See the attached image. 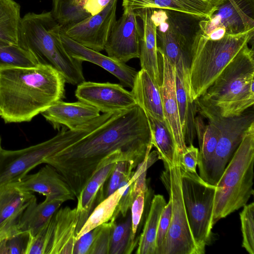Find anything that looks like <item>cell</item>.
Wrapping results in <instances>:
<instances>
[{"label":"cell","mask_w":254,"mask_h":254,"mask_svg":"<svg viewBox=\"0 0 254 254\" xmlns=\"http://www.w3.org/2000/svg\"><path fill=\"white\" fill-rule=\"evenodd\" d=\"M147 117L137 105L113 114L75 143L45 159L64 177L75 197L109 155L120 152L134 169L153 147Z\"/></svg>","instance_id":"cell-1"},{"label":"cell","mask_w":254,"mask_h":254,"mask_svg":"<svg viewBox=\"0 0 254 254\" xmlns=\"http://www.w3.org/2000/svg\"><path fill=\"white\" fill-rule=\"evenodd\" d=\"M65 83L48 65L0 68V116L5 123L30 121L65 98Z\"/></svg>","instance_id":"cell-2"},{"label":"cell","mask_w":254,"mask_h":254,"mask_svg":"<svg viewBox=\"0 0 254 254\" xmlns=\"http://www.w3.org/2000/svg\"><path fill=\"white\" fill-rule=\"evenodd\" d=\"M61 29L51 11L28 12L21 19L18 45L30 52L39 64L58 71L66 83L78 85L85 81L82 62L67 53L61 40Z\"/></svg>","instance_id":"cell-3"},{"label":"cell","mask_w":254,"mask_h":254,"mask_svg":"<svg viewBox=\"0 0 254 254\" xmlns=\"http://www.w3.org/2000/svg\"><path fill=\"white\" fill-rule=\"evenodd\" d=\"M254 35L253 28L213 40L203 35L199 26L191 47L190 80L191 102L204 93L238 53L253 41Z\"/></svg>","instance_id":"cell-4"},{"label":"cell","mask_w":254,"mask_h":254,"mask_svg":"<svg viewBox=\"0 0 254 254\" xmlns=\"http://www.w3.org/2000/svg\"><path fill=\"white\" fill-rule=\"evenodd\" d=\"M254 53L246 45L198 98L225 117L241 115L254 103Z\"/></svg>","instance_id":"cell-5"},{"label":"cell","mask_w":254,"mask_h":254,"mask_svg":"<svg viewBox=\"0 0 254 254\" xmlns=\"http://www.w3.org/2000/svg\"><path fill=\"white\" fill-rule=\"evenodd\" d=\"M254 122L248 128L216 185L213 226L220 219L243 207L254 194Z\"/></svg>","instance_id":"cell-6"},{"label":"cell","mask_w":254,"mask_h":254,"mask_svg":"<svg viewBox=\"0 0 254 254\" xmlns=\"http://www.w3.org/2000/svg\"><path fill=\"white\" fill-rule=\"evenodd\" d=\"M151 17L156 26L158 52L175 67L190 100L191 47L199 22L204 18L162 9H152Z\"/></svg>","instance_id":"cell-7"},{"label":"cell","mask_w":254,"mask_h":254,"mask_svg":"<svg viewBox=\"0 0 254 254\" xmlns=\"http://www.w3.org/2000/svg\"><path fill=\"white\" fill-rule=\"evenodd\" d=\"M104 123L100 119L85 127L66 130L46 141L19 150L2 148L0 137V187L19 181L48 157L75 143Z\"/></svg>","instance_id":"cell-8"},{"label":"cell","mask_w":254,"mask_h":254,"mask_svg":"<svg viewBox=\"0 0 254 254\" xmlns=\"http://www.w3.org/2000/svg\"><path fill=\"white\" fill-rule=\"evenodd\" d=\"M183 201L191 232L199 254H204L212 237V217L216 186L203 181L196 172L180 165Z\"/></svg>","instance_id":"cell-9"},{"label":"cell","mask_w":254,"mask_h":254,"mask_svg":"<svg viewBox=\"0 0 254 254\" xmlns=\"http://www.w3.org/2000/svg\"><path fill=\"white\" fill-rule=\"evenodd\" d=\"M197 112L219 130L208 184L216 186L224 170L240 144L249 127L254 122V111H245L241 115L225 117L218 110L199 98L194 100Z\"/></svg>","instance_id":"cell-10"},{"label":"cell","mask_w":254,"mask_h":254,"mask_svg":"<svg viewBox=\"0 0 254 254\" xmlns=\"http://www.w3.org/2000/svg\"><path fill=\"white\" fill-rule=\"evenodd\" d=\"M161 180L171 200L172 216L166 237L157 254H199L183 201L179 164L166 169Z\"/></svg>","instance_id":"cell-11"},{"label":"cell","mask_w":254,"mask_h":254,"mask_svg":"<svg viewBox=\"0 0 254 254\" xmlns=\"http://www.w3.org/2000/svg\"><path fill=\"white\" fill-rule=\"evenodd\" d=\"M215 6L207 19L199 22L200 30L215 40L254 28V0H214Z\"/></svg>","instance_id":"cell-12"},{"label":"cell","mask_w":254,"mask_h":254,"mask_svg":"<svg viewBox=\"0 0 254 254\" xmlns=\"http://www.w3.org/2000/svg\"><path fill=\"white\" fill-rule=\"evenodd\" d=\"M118 1L111 0L98 13L69 27L61 28V31L87 48L97 52L103 51L117 20Z\"/></svg>","instance_id":"cell-13"},{"label":"cell","mask_w":254,"mask_h":254,"mask_svg":"<svg viewBox=\"0 0 254 254\" xmlns=\"http://www.w3.org/2000/svg\"><path fill=\"white\" fill-rule=\"evenodd\" d=\"M75 96L78 101L100 112L114 114L137 105L131 91L121 84L83 81L77 85Z\"/></svg>","instance_id":"cell-14"},{"label":"cell","mask_w":254,"mask_h":254,"mask_svg":"<svg viewBox=\"0 0 254 254\" xmlns=\"http://www.w3.org/2000/svg\"><path fill=\"white\" fill-rule=\"evenodd\" d=\"M134 11H124L117 20L104 47L108 56L126 63L138 58L141 28Z\"/></svg>","instance_id":"cell-15"},{"label":"cell","mask_w":254,"mask_h":254,"mask_svg":"<svg viewBox=\"0 0 254 254\" xmlns=\"http://www.w3.org/2000/svg\"><path fill=\"white\" fill-rule=\"evenodd\" d=\"M37 201L31 191H23L13 183L0 187V254H5L6 241L20 234L18 223L26 207Z\"/></svg>","instance_id":"cell-16"},{"label":"cell","mask_w":254,"mask_h":254,"mask_svg":"<svg viewBox=\"0 0 254 254\" xmlns=\"http://www.w3.org/2000/svg\"><path fill=\"white\" fill-rule=\"evenodd\" d=\"M78 221L76 208L58 209L46 222L45 254H72Z\"/></svg>","instance_id":"cell-17"},{"label":"cell","mask_w":254,"mask_h":254,"mask_svg":"<svg viewBox=\"0 0 254 254\" xmlns=\"http://www.w3.org/2000/svg\"><path fill=\"white\" fill-rule=\"evenodd\" d=\"M159 54L161 59L162 68V82L159 88L161 96L163 115L173 136L180 162L187 145L182 132L177 101L176 69L164 55L161 53Z\"/></svg>","instance_id":"cell-18"},{"label":"cell","mask_w":254,"mask_h":254,"mask_svg":"<svg viewBox=\"0 0 254 254\" xmlns=\"http://www.w3.org/2000/svg\"><path fill=\"white\" fill-rule=\"evenodd\" d=\"M42 115L55 129L67 127L74 130L88 126L101 116L95 107L81 101H57L42 112Z\"/></svg>","instance_id":"cell-19"},{"label":"cell","mask_w":254,"mask_h":254,"mask_svg":"<svg viewBox=\"0 0 254 254\" xmlns=\"http://www.w3.org/2000/svg\"><path fill=\"white\" fill-rule=\"evenodd\" d=\"M60 36L64 47L73 58L101 67L117 77L123 87L132 88L137 73L135 69L78 43L62 33L61 29Z\"/></svg>","instance_id":"cell-20"},{"label":"cell","mask_w":254,"mask_h":254,"mask_svg":"<svg viewBox=\"0 0 254 254\" xmlns=\"http://www.w3.org/2000/svg\"><path fill=\"white\" fill-rule=\"evenodd\" d=\"M11 183L21 190L42 194L48 200L60 199L65 202L74 200L75 197L62 175L49 164L37 173L27 175L19 181Z\"/></svg>","instance_id":"cell-21"},{"label":"cell","mask_w":254,"mask_h":254,"mask_svg":"<svg viewBox=\"0 0 254 254\" xmlns=\"http://www.w3.org/2000/svg\"><path fill=\"white\" fill-rule=\"evenodd\" d=\"M122 160L125 159L120 152L114 153L103 160L98 170L80 192L77 198V204L76 207L78 216L76 234L81 229L93 210L97 198H99L101 201L103 200L102 197H98V195L103 194V185L109 178L117 162Z\"/></svg>","instance_id":"cell-22"},{"label":"cell","mask_w":254,"mask_h":254,"mask_svg":"<svg viewBox=\"0 0 254 254\" xmlns=\"http://www.w3.org/2000/svg\"><path fill=\"white\" fill-rule=\"evenodd\" d=\"M142 23L139 44L141 69L148 73L154 83L158 87L162 82L161 58L157 51L156 26L152 19V9L134 11Z\"/></svg>","instance_id":"cell-23"},{"label":"cell","mask_w":254,"mask_h":254,"mask_svg":"<svg viewBox=\"0 0 254 254\" xmlns=\"http://www.w3.org/2000/svg\"><path fill=\"white\" fill-rule=\"evenodd\" d=\"M124 11L162 9L181 12L207 19L215 6L205 0H123Z\"/></svg>","instance_id":"cell-24"},{"label":"cell","mask_w":254,"mask_h":254,"mask_svg":"<svg viewBox=\"0 0 254 254\" xmlns=\"http://www.w3.org/2000/svg\"><path fill=\"white\" fill-rule=\"evenodd\" d=\"M131 92L146 116L165 121L159 88L144 69L137 71Z\"/></svg>","instance_id":"cell-25"},{"label":"cell","mask_w":254,"mask_h":254,"mask_svg":"<svg viewBox=\"0 0 254 254\" xmlns=\"http://www.w3.org/2000/svg\"><path fill=\"white\" fill-rule=\"evenodd\" d=\"M196 135L199 146L197 165L199 177L207 183L219 137V130L213 123L206 124L203 118L196 116L195 119Z\"/></svg>","instance_id":"cell-26"},{"label":"cell","mask_w":254,"mask_h":254,"mask_svg":"<svg viewBox=\"0 0 254 254\" xmlns=\"http://www.w3.org/2000/svg\"><path fill=\"white\" fill-rule=\"evenodd\" d=\"M64 201L62 199L48 200L29 204L23 212L18 225L20 233L34 235L49 220Z\"/></svg>","instance_id":"cell-27"},{"label":"cell","mask_w":254,"mask_h":254,"mask_svg":"<svg viewBox=\"0 0 254 254\" xmlns=\"http://www.w3.org/2000/svg\"><path fill=\"white\" fill-rule=\"evenodd\" d=\"M147 117L151 131V144L156 148L165 169L179 164V157L166 121L149 116Z\"/></svg>","instance_id":"cell-28"},{"label":"cell","mask_w":254,"mask_h":254,"mask_svg":"<svg viewBox=\"0 0 254 254\" xmlns=\"http://www.w3.org/2000/svg\"><path fill=\"white\" fill-rule=\"evenodd\" d=\"M167 204L164 196L155 195L142 232L139 238L137 254H155L157 232L162 212Z\"/></svg>","instance_id":"cell-29"},{"label":"cell","mask_w":254,"mask_h":254,"mask_svg":"<svg viewBox=\"0 0 254 254\" xmlns=\"http://www.w3.org/2000/svg\"><path fill=\"white\" fill-rule=\"evenodd\" d=\"M175 86L177 101L182 132L186 145L192 144L196 136L195 119L197 107L191 102L184 84L176 72Z\"/></svg>","instance_id":"cell-30"},{"label":"cell","mask_w":254,"mask_h":254,"mask_svg":"<svg viewBox=\"0 0 254 254\" xmlns=\"http://www.w3.org/2000/svg\"><path fill=\"white\" fill-rule=\"evenodd\" d=\"M20 5L14 0H0V43L18 45Z\"/></svg>","instance_id":"cell-31"},{"label":"cell","mask_w":254,"mask_h":254,"mask_svg":"<svg viewBox=\"0 0 254 254\" xmlns=\"http://www.w3.org/2000/svg\"><path fill=\"white\" fill-rule=\"evenodd\" d=\"M123 190V187L119 185L114 192L99 203L91 212L81 229L76 234V241L83 234L111 219Z\"/></svg>","instance_id":"cell-32"},{"label":"cell","mask_w":254,"mask_h":254,"mask_svg":"<svg viewBox=\"0 0 254 254\" xmlns=\"http://www.w3.org/2000/svg\"><path fill=\"white\" fill-rule=\"evenodd\" d=\"M87 0H52L51 12L61 28H64L90 17L84 10Z\"/></svg>","instance_id":"cell-33"},{"label":"cell","mask_w":254,"mask_h":254,"mask_svg":"<svg viewBox=\"0 0 254 254\" xmlns=\"http://www.w3.org/2000/svg\"><path fill=\"white\" fill-rule=\"evenodd\" d=\"M39 64L30 52L18 45L0 43V68L30 67Z\"/></svg>","instance_id":"cell-34"},{"label":"cell","mask_w":254,"mask_h":254,"mask_svg":"<svg viewBox=\"0 0 254 254\" xmlns=\"http://www.w3.org/2000/svg\"><path fill=\"white\" fill-rule=\"evenodd\" d=\"M131 216L114 226L110 240L109 254H130L134 249L130 242Z\"/></svg>","instance_id":"cell-35"},{"label":"cell","mask_w":254,"mask_h":254,"mask_svg":"<svg viewBox=\"0 0 254 254\" xmlns=\"http://www.w3.org/2000/svg\"><path fill=\"white\" fill-rule=\"evenodd\" d=\"M243 235L242 247L250 254H254V203L243 206L240 213Z\"/></svg>","instance_id":"cell-36"},{"label":"cell","mask_w":254,"mask_h":254,"mask_svg":"<svg viewBox=\"0 0 254 254\" xmlns=\"http://www.w3.org/2000/svg\"><path fill=\"white\" fill-rule=\"evenodd\" d=\"M159 159L160 157L158 152L157 150H153L150 152L136 166V169L134 171L132 176L134 181L133 194L134 198L141 192L147 193L148 190L146 180L147 170Z\"/></svg>","instance_id":"cell-37"},{"label":"cell","mask_w":254,"mask_h":254,"mask_svg":"<svg viewBox=\"0 0 254 254\" xmlns=\"http://www.w3.org/2000/svg\"><path fill=\"white\" fill-rule=\"evenodd\" d=\"M116 218L113 216L109 221L101 224L100 230L94 241L89 254H109L111 234L116 224Z\"/></svg>","instance_id":"cell-38"},{"label":"cell","mask_w":254,"mask_h":254,"mask_svg":"<svg viewBox=\"0 0 254 254\" xmlns=\"http://www.w3.org/2000/svg\"><path fill=\"white\" fill-rule=\"evenodd\" d=\"M133 173L134 171H132L127 174L119 185L123 187V190L113 216L117 217L120 213L123 217H125L129 209L131 208L134 199L133 194L134 181L132 178Z\"/></svg>","instance_id":"cell-39"},{"label":"cell","mask_w":254,"mask_h":254,"mask_svg":"<svg viewBox=\"0 0 254 254\" xmlns=\"http://www.w3.org/2000/svg\"><path fill=\"white\" fill-rule=\"evenodd\" d=\"M146 192H141L134 198L131 206V230L130 242L134 248L136 246L139 239L136 234L143 214Z\"/></svg>","instance_id":"cell-40"},{"label":"cell","mask_w":254,"mask_h":254,"mask_svg":"<svg viewBox=\"0 0 254 254\" xmlns=\"http://www.w3.org/2000/svg\"><path fill=\"white\" fill-rule=\"evenodd\" d=\"M133 169L130 162L128 161L122 160L117 162L110 176V180L104 198L114 192L126 175Z\"/></svg>","instance_id":"cell-41"},{"label":"cell","mask_w":254,"mask_h":254,"mask_svg":"<svg viewBox=\"0 0 254 254\" xmlns=\"http://www.w3.org/2000/svg\"><path fill=\"white\" fill-rule=\"evenodd\" d=\"M172 216V202L169 198L168 203L165 206L159 222L157 236L155 254H157L166 237L170 226Z\"/></svg>","instance_id":"cell-42"},{"label":"cell","mask_w":254,"mask_h":254,"mask_svg":"<svg viewBox=\"0 0 254 254\" xmlns=\"http://www.w3.org/2000/svg\"><path fill=\"white\" fill-rule=\"evenodd\" d=\"M101 225L82 235L74 246L72 254H89L94 241L98 234Z\"/></svg>","instance_id":"cell-43"},{"label":"cell","mask_w":254,"mask_h":254,"mask_svg":"<svg viewBox=\"0 0 254 254\" xmlns=\"http://www.w3.org/2000/svg\"><path fill=\"white\" fill-rule=\"evenodd\" d=\"M198 149L192 144L187 146L179 165L186 170L195 173L198 161Z\"/></svg>","instance_id":"cell-44"},{"label":"cell","mask_w":254,"mask_h":254,"mask_svg":"<svg viewBox=\"0 0 254 254\" xmlns=\"http://www.w3.org/2000/svg\"><path fill=\"white\" fill-rule=\"evenodd\" d=\"M28 235L20 233L9 239L5 244V254H24Z\"/></svg>","instance_id":"cell-45"},{"label":"cell","mask_w":254,"mask_h":254,"mask_svg":"<svg viewBox=\"0 0 254 254\" xmlns=\"http://www.w3.org/2000/svg\"><path fill=\"white\" fill-rule=\"evenodd\" d=\"M111 0H87L84 10L90 16L100 12L109 3Z\"/></svg>","instance_id":"cell-46"},{"label":"cell","mask_w":254,"mask_h":254,"mask_svg":"<svg viewBox=\"0 0 254 254\" xmlns=\"http://www.w3.org/2000/svg\"><path fill=\"white\" fill-rule=\"evenodd\" d=\"M205 0L210 1H213L214 0Z\"/></svg>","instance_id":"cell-47"}]
</instances>
